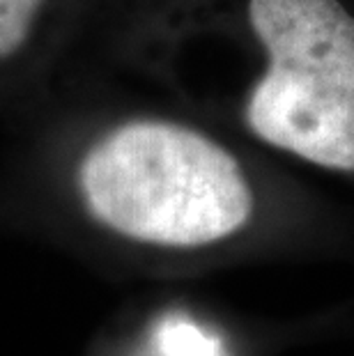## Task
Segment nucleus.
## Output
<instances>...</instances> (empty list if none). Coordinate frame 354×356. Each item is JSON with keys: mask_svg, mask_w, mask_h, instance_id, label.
<instances>
[{"mask_svg": "<svg viewBox=\"0 0 354 356\" xmlns=\"http://www.w3.org/2000/svg\"><path fill=\"white\" fill-rule=\"evenodd\" d=\"M83 211L115 237L193 251L239 234L255 193L223 143L168 118H129L102 131L77 163Z\"/></svg>", "mask_w": 354, "mask_h": 356, "instance_id": "f257e3e1", "label": "nucleus"}, {"mask_svg": "<svg viewBox=\"0 0 354 356\" xmlns=\"http://www.w3.org/2000/svg\"><path fill=\"white\" fill-rule=\"evenodd\" d=\"M246 17L267 58L246 129L318 168L354 172V14L341 0H248Z\"/></svg>", "mask_w": 354, "mask_h": 356, "instance_id": "f03ea898", "label": "nucleus"}, {"mask_svg": "<svg viewBox=\"0 0 354 356\" xmlns=\"http://www.w3.org/2000/svg\"><path fill=\"white\" fill-rule=\"evenodd\" d=\"M49 0H0V63L17 58L33 40Z\"/></svg>", "mask_w": 354, "mask_h": 356, "instance_id": "7ed1b4c3", "label": "nucleus"}]
</instances>
